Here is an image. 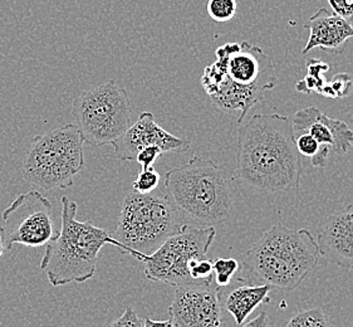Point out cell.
Segmentation results:
<instances>
[{
	"label": "cell",
	"mask_w": 353,
	"mask_h": 327,
	"mask_svg": "<svg viewBox=\"0 0 353 327\" xmlns=\"http://www.w3.org/2000/svg\"><path fill=\"white\" fill-rule=\"evenodd\" d=\"M216 61L201 76L205 92L224 111H241V125L248 112L263 101V95L278 83L272 58L252 43H226L216 52Z\"/></svg>",
	"instance_id": "cell-2"
},
{
	"label": "cell",
	"mask_w": 353,
	"mask_h": 327,
	"mask_svg": "<svg viewBox=\"0 0 353 327\" xmlns=\"http://www.w3.org/2000/svg\"><path fill=\"white\" fill-rule=\"evenodd\" d=\"M72 116L85 143L112 145L131 126V100L114 81L83 91L73 101Z\"/></svg>",
	"instance_id": "cell-8"
},
{
	"label": "cell",
	"mask_w": 353,
	"mask_h": 327,
	"mask_svg": "<svg viewBox=\"0 0 353 327\" xmlns=\"http://www.w3.org/2000/svg\"><path fill=\"white\" fill-rule=\"evenodd\" d=\"M353 81L348 73H341L337 75L334 79L325 85L321 95L325 97H332V99H342L348 96V93L352 90Z\"/></svg>",
	"instance_id": "cell-22"
},
{
	"label": "cell",
	"mask_w": 353,
	"mask_h": 327,
	"mask_svg": "<svg viewBox=\"0 0 353 327\" xmlns=\"http://www.w3.org/2000/svg\"><path fill=\"white\" fill-rule=\"evenodd\" d=\"M214 227H196L185 224L181 232L163 242L154 253L142 256L145 276L150 281L166 285H192L190 264L196 259L206 258L208 250L215 239Z\"/></svg>",
	"instance_id": "cell-9"
},
{
	"label": "cell",
	"mask_w": 353,
	"mask_h": 327,
	"mask_svg": "<svg viewBox=\"0 0 353 327\" xmlns=\"http://www.w3.org/2000/svg\"><path fill=\"white\" fill-rule=\"evenodd\" d=\"M319 259V248L308 229L273 226L248 249L238 281L294 291Z\"/></svg>",
	"instance_id": "cell-3"
},
{
	"label": "cell",
	"mask_w": 353,
	"mask_h": 327,
	"mask_svg": "<svg viewBox=\"0 0 353 327\" xmlns=\"http://www.w3.org/2000/svg\"><path fill=\"white\" fill-rule=\"evenodd\" d=\"M272 287L268 285H244L230 292L225 299V308L241 326L255 308L263 302H268Z\"/></svg>",
	"instance_id": "cell-16"
},
{
	"label": "cell",
	"mask_w": 353,
	"mask_h": 327,
	"mask_svg": "<svg viewBox=\"0 0 353 327\" xmlns=\"http://www.w3.org/2000/svg\"><path fill=\"white\" fill-rule=\"evenodd\" d=\"M4 250H6V246H4V229H3V226H0V258L3 256Z\"/></svg>",
	"instance_id": "cell-29"
},
{
	"label": "cell",
	"mask_w": 353,
	"mask_h": 327,
	"mask_svg": "<svg viewBox=\"0 0 353 327\" xmlns=\"http://www.w3.org/2000/svg\"><path fill=\"white\" fill-rule=\"evenodd\" d=\"M241 270V264L235 258H218L212 262V273L215 276V285L226 287L232 284L234 276Z\"/></svg>",
	"instance_id": "cell-20"
},
{
	"label": "cell",
	"mask_w": 353,
	"mask_h": 327,
	"mask_svg": "<svg viewBox=\"0 0 353 327\" xmlns=\"http://www.w3.org/2000/svg\"><path fill=\"white\" fill-rule=\"evenodd\" d=\"M238 9L236 0H209L206 10L212 21L225 23L232 21Z\"/></svg>",
	"instance_id": "cell-21"
},
{
	"label": "cell",
	"mask_w": 353,
	"mask_h": 327,
	"mask_svg": "<svg viewBox=\"0 0 353 327\" xmlns=\"http://www.w3.org/2000/svg\"><path fill=\"white\" fill-rule=\"evenodd\" d=\"M85 143L73 123L36 136L23 161V178L46 192L70 188L85 168Z\"/></svg>",
	"instance_id": "cell-7"
},
{
	"label": "cell",
	"mask_w": 353,
	"mask_h": 327,
	"mask_svg": "<svg viewBox=\"0 0 353 327\" xmlns=\"http://www.w3.org/2000/svg\"><path fill=\"white\" fill-rule=\"evenodd\" d=\"M190 141L172 135L163 130L151 112H142L137 121L112 143L116 157L121 161H134L139 151L156 146L163 152H185Z\"/></svg>",
	"instance_id": "cell-12"
},
{
	"label": "cell",
	"mask_w": 353,
	"mask_h": 327,
	"mask_svg": "<svg viewBox=\"0 0 353 327\" xmlns=\"http://www.w3.org/2000/svg\"><path fill=\"white\" fill-rule=\"evenodd\" d=\"M107 327H143V321L132 307L128 306L120 317L113 320Z\"/></svg>",
	"instance_id": "cell-25"
},
{
	"label": "cell",
	"mask_w": 353,
	"mask_h": 327,
	"mask_svg": "<svg viewBox=\"0 0 353 327\" xmlns=\"http://www.w3.org/2000/svg\"><path fill=\"white\" fill-rule=\"evenodd\" d=\"M269 326V317L268 313L265 311H261L255 316L254 319H252L248 322H244L241 326L239 327H268Z\"/></svg>",
	"instance_id": "cell-27"
},
{
	"label": "cell",
	"mask_w": 353,
	"mask_h": 327,
	"mask_svg": "<svg viewBox=\"0 0 353 327\" xmlns=\"http://www.w3.org/2000/svg\"><path fill=\"white\" fill-rule=\"evenodd\" d=\"M169 315L176 327L221 326L219 287L214 281L176 287Z\"/></svg>",
	"instance_id": "cell-11"
},
{
	"label": "cell",
	"mask_w": 353,
	"mask_h": 327,
	"mask_svg": "<svg viewBox=\"0 0 353 327\" xmlns=\"http://www.w3.org/2000/svg\"><path fill=\"white\" fill-rule=\"evenodd\" d=\"M61 230L46 246L41 268L54 287L83 284L96 273L99 252L107 244L117 247V241L106 229L91 221H77V203L63 195Z\"/></svg>",
	"instance_id": "cell-5"
},
{
	"label": "cell",
	"mask_w": 353,
	"mask_h": 327,
	"mask_svg": "<svg viewBox=\"0 0 353 327\" xmlns=\"http://www.w3.org/2000/svg\"><path fill=\"white\" fill-rule=\"evenodd\" d=\"M4 246L30 248L47 246L57 235L50 200L37 190L23 192L3 212Z\"/></svg>",
	"instance_id": "cell-10"
},
{
	"label": "cell",
	"mask_w": 353,
	"mask_h": 327,
	"mask_svg": "<svg viewBox=\"0 0 353 327\" xmlns=\"http://www.w3.org/2000/svg\"><path fill=\"white\" fill-rule=\"evenodd\" d=\"M307 68H308V75L305 79L299 81L297 83V91L303 93H319L322 92L325 87V72L330 70V66L323 63L322 61L312 58L307 61Z\"/></svg>",
	"instance_id": "cell-18"
},
{
	"label": "cell",
	"mask_w": 353,
	"mask_h": 327,
	"mask_svg": "<svg viewBox=\"0 0 353 327\" xmlns=\"http://www.w3.org/2000/svg\"><path fill=\"white\" fill-rule=\"evenodd\" d=\"M296 146L301 157L311 160L313 168H325L331 152L328 146L321 145L310 134H297Z\"/></svg>",
	"instance_id": "cell-17"
},
{
	"label": "cell",
	"mask_w": 353,
	"mask_h": 327,
	"mask_svg": "<svg viewBox=\"0 0 353 327\" xmlns=\"http://www.w3.org/2000/svg\"><path fill=\"white\" fill-rule=\"evenodd\" d=\"M165 192L171 206L196 227H214L233 209L230 180L210 159L198 155L165 175Z\"/></svg>",
	"instance_id": "cell-4"
},
{
	"label": "cell",
	"mask_w": 353,
	"mask_h": 327,
	"mask_svg": "<svg viewBox=\"0 0 353 327\" xmlns=\"http://www.w3.org/2000/svg\"><path fill=\"white\" fill-rule=\"evenodd\" d=\"M319 256L337 264L339 267L353 270V208L331 214L325 227L318 235Z\"/></svg>",
	"instance_id": "cell-14"
},
{
	"label": "cell",
	"mask_w": 353,
	"mask_h": 327,
	"mask_svg": "<svg viewBox=\"0 0 353 327\" xmlns=\"http://www.w3.org/2000/svg\"><path fill=\"white\" fill-rule=\"evenodd\" d=\"M302 157L290 117L256 114L238 128L236 174L243 183L267 192L298 189Z\"/></svg>",
	"instance_id": "cell-1"
},
{
	"label": "cell",
	"mask_w": 353,
	"mask_h": 327,
	"mask_svg": "<svg viewBox=\"0 0 353 327\" xmlns=\"http://www.w3.org/2000/svg\"><path fill=\"white\" fill-rule=\"evenodd\" d=\"M332 8L334 14L343 18L345 21L353 23V0H327Z\"/></svg>",
	"instance_id": "cell-26"
},
{
	"label": "cell",
	"mask_w": 353,
	"mask_h": 327,
	"mask_svg": "<svg viewBox=\"0 0 353 327\" xmlns=\"http://www.w3.org/2000/svg\"><path fill=\"white\" fill-rule=\"evenodd\" d=\"M184 218L165 195L128 192L121 206L113 238L121 253L137 258L154 253L163 242L184 228Z\"/></svg>",
	"instance_id": "cell-6"
},
{
	"label": "cell",
	"mask_w": 353,
	"mask_h": 327,
	"mask_svg": "<svg viewBox=\"0 0 353 327\" xmlns=\"http://www.w3.org/2000/svg\"><path fill=\"white\" fill-rule=\"evenodd\" d=\"M283 327H334L321 308H310L294 315Z\"/></svg>",
	"instance_id": "cell-19"
},
{
	"label": "cell",
	"mask_w": 353,
	"mask_h": 327,
	"mask_svg": "<svg viewBox=\"0 0 353 327\" xmlns=\"http://www.w3.org/2000/svg\"><path fill=\"white\" fill-rule=\"evenodd\" d=\"M163 152L159 148L156 146H150V148H145V149L140 150L139 154L136 155L134 161L140 164L142 170L145 169H150L154 168V164L160 159Z\"/></svg>",
	"instance_id": "cell-24"
},
{
	"label": "cell",
	"mask_w": 353,
	"mask_h": 327,
	"mask_svg": "<svg viewBox=\"0 0 353 327\" xmlns=\"http://www.w3.org/2000/svg\"><path fill=\"white\" fill-rule=\"evenodd\" d=\"M352 24H353V23H352Z\"/></svg>",
	"instance_id": "cell-30"
},
{
	"label": "cell",
	"mask_w": 353,
	"mask_h": 327,
	"mask_svg": "<svg viewBox=\"0 0 353 327\" xmlns=\"http://www.w3.org/2000/svg\"><path fill=\"white\" fill-rule=\"evenodd\" d=\"M159 183H160V174L154 168L145 169L137 175V178L132 183V190L141 195H148L157 189Z\"/></svg>",
	"instance_id": "cell-23"
},
{
	"label": "cell",
	"mask_w": 353,
	"mask_h": 327,
	"mask_svg": "<svg viewBox=\"0 0 353 327\" xmlns=\"http://www.w3.org/2000/svg\"><path fill=\"white\" fill-rule=\"evenodd\" d=\"M143 327H176L171 320L155 321L151 317H146L143 320Z\"/></svg>",
	"instance_id": "cell-28"
},
{
	"label": "cell",
	"mask_w": 353,
	"mask_h": 327,
	"mask_svg": "<svg viewBox=\"0 0 353 327\" xmlns=\"http://www.w3.org/2000/svg\"><path fill=\"white\" fill-rule=\"evenodd\" d=\"M292 121L294 135L310 134L318 143L337 154H346L353 148V130L346 122L323 114L317 107L297 111Z\"/></svg>",
	"instance_id": "cell-13"
},
{
	"label": "cell",
	"mask_w": 353,
	"mask_h": 327,
	"mask_svg": "<svg viewBox=\"0 0 353 327\" xmlns=\"http://www.w3.org/2000/svg\"><path fill=\"white\" fill-rule=\"evenodd\" d=\"M304 28L310 29V37L302 50L303 54L314 48L341 52L347 41L353 38V24L325 8L318 9Z\"/></svg>",
	"instance_id": "cell-15"
}]
</instances>
